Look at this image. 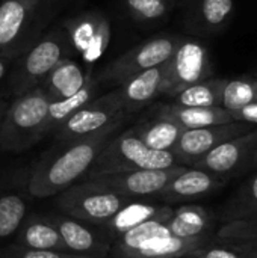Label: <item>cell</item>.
<instances>
[{
    "label": "cell",
    "instance_id": "6da1fadb",
    "mask_svg": "<svg viewBox=\"0 0 257 258\" xmlns=\"http://www.w3.org/2000/svg\"><path fill=\"white\" fill-rule=\"evenodd\" d=\"M124 122L109 125L82 139L61 144L58 153L44 157L32 171L27 181V192L32 198H48L65 190L83 178L105 144L120 130Z\"/></svg>",
    "mask_w": 257,
    "mask_h": 258
},
{
    "label": "cell",
    "instance_id": "7a4b0ae2",
    "mask_svg": "<svg viewBox=\"0 0 257 258\" xmlns=\"http://www.w3.org/2000/svg\"><path fill=\"white\" fill-rule=\"evenodd\" d=\"M176 165L180 163L173 151L148 148L130 128L114 135L105 144L83 180L138 169H165Z\"/></svg>",
    "mask_w": 257,
    "mask_h": 258
},
{
    "label": "cell",
    "instance_id": "3957f363",
    "mask_svg": "<svg viewBox=\"0 0 257 258\" xmlns=\"http://www.w3.org/2000/svg\"><path fill=\"white\" fill-rule=\"evenodd\" d=\"M50 97L36 86L18 97L8 109L0 127V148L23 151L47 135Z\"/></svg>",
    "mask_w": 257,
    "mask_h": 258
},
{
    "label": "cell",
    "instance_id": "277c9868",
    "mask_svg": "<svg viewBox=\"0 0 257 258\" xmlns=\"http://www.w3.org/2000/svg\"><path fill=\"white\" fill-rule=\"evenodd\" d=\"M130 201L133 200L115 194L94 180H82L56 195V207L61 213L95 227L105 224Z\"/></svg>",
    "mask_w": 257,
    "mask_h": 258
},
{
    "label": "cell",
    "instance_id": "5b68a950",
    "mask_svg": "<svg viewBox=\"0 0 257 258\" xmlns=\"http://www.w3.org/2000/svg\"><path fill=\"white\" fill-rule=\"evenodd\" d=\"M180 41L182 38L171 35H162L144 41L111 60L100 71V76L97 79L100 83L120 86L127 79L145 70L165 63L173 56Z\"/></svg>",
    "mask_w": 257,
    "mask_h": 258
},
{
    "label": "cell",
    "instance_id": "8992f818",
    "mask_svg": "<svg viewBox=\"0 0 257 258\" xmlns=\"http://www.w3.org/2000/svg\"><path fill=\"white\" fill-rule=\"evenodd\" d=\"M130 115L126 112L118 89L94 97L89 103L74 112L65 122H62L55 132V138L59 144H68L85 136L94 135L117 122H126Z\"/></svg>",
    "mask_w": 257,
    "mask_h": 258
},
{
    "label": "cell",
    "instance_id": "52a82bcc",
    "mask_svg": "<svg viewBox=\"0 0 257 258\" xmlns=\"http://www.w3.org/2000/svg\"><path fill=\"white\" fill-rule=\"evenodd\" d=\"M68 50V39L59 32H52L36 41L11 76L9 86L12 95L18 97L39 86L58 62L67 57Z\"/></svg>",
    "mask_w": 257,
    "mask_h": 258
},
{
    "label": "cell",
    "instance_id": "ba28073f",
    "mask_svg": "<svg viewBox=\"0 0 257 258\" xmlns=\"http://www.w3.org/2000/svg\"><path fill=\"white\" fill-rule=\"evenodd\" d=\"M212 62L204 44L182 39L173 56L165 62V79L162 95L174 97L182 89L211 79Z\"/></svg>",
    "mask_w": 257,
    "mask_h": 258
},
{
    "label": "cell",
    "instance_id": "9c48e42d",
    "mask_svg": "<svg viewBox=\"0 0 257 258\" xmlns=\"http://www.w3.org/2000/svg\"><path fill=\"white\" fill-rule=\"evenodd\" d=\"M64 30L70 47L88 67L86 73H91L92 65L103 57L111 44L112 29L108 17L100 11L82 12L68 18Z\"/></svg>",
    "mask_w": 257,
    "mask_h": 258
},
{
    "label": "cell",
    "instance_id": "30bf717a",
    "mask_svg": "<svg viewBox=\"0 0 257 258\" xmlns=\"http://www.w3.org/2000/svg\"><path fill=\"white\" fill-rule=\"evenodd\" d=\"M188 166L176 165L165 169H138L129 172L98 175L86 180H94L100 186L120 194L129 200H142V198H158L159 194L168 186V183L183 172Z\"/></svg>",
    "mask_w": 257,
    "mask_h": 258
},
{
    "label": "cell",
    "instance_id": "8fae6325",
    "mask_svg": "<svg viewBox=\"0 0 257 258\" xmlns=\"http://www.w3.org/2000/svg\"><path fill=\"white\" fill-rule=\"evenodd\" d=\"M251 130V124L239 121L201 128H188L180 135L177 144L173 148V153L180 165L191 166L195 160H198L201 156H204L217 145L232 138L245 135Z\"/></svg>",
    "mask_w": 257,
    "mask_h": 258
},
{
    "label": "cell",
    "instance_id": "7c38bea8",
    "mask_svg": "<svg viewBox=\"0 0 257 258\" xmlns=\"http://www.w3.org/2000/svg\"><path fill=\"white\" fill-rule=\"evenodd\" d=\"M59 231L68 252L106 258L111 252L112 239L100 228L64 213L48 216Z\"/></svg>",
    "mask_w": 257,
    "mask_h": 258
},
{
    "label": "cell",
    "instance_id": "4fadbf2b",
    "mask_svg": "<svg viewBox=\"0 0 257 258\" xmlns=\"http://www.w3.org/2000/svg\"><path fill=\"white\" fill-rule=\"evenodd\" d=\"M256 142L257 130H251L245 135L224 141L195 160L191 166L224 178L226 175L236 172L248 159H251Z\"/></svg>",
    "mask_w": 257,
    "mask_h": 258
},
{
    "label": "cell",
    "instance_id": "5bb4252c",
    "mask_svg": "<svg viewBox=\"0 0 257 258\" xmlns=\"http://www.w3.org/2000/svg\"><path fill=\"white\" fill-rule=\"evenodd\" d=\"M41 0H2L0 3V56L14 57Z\"/></svg>",
    "mask_w": 257,
    "mask_h": 258
},
{
    "label": "cell",
    "instance_id": "9a60e30c",
    "mask_svg": "<svg viewBox=\"0 0 257 258\" xmlns=\"http://www.w3.org/2000/svg\"><path fill=\"white\" fill-rule=\"evenodd\" d=\"M224 183L226 180L223 177L191 166L176 175L158 198L167 203L191 201L218 190L224 186Z\"/></svg>",
    "mask_w": 257,
    "mask_h": 258
},
{
    "label": "cell",
    "instance_id": "2e32d148",
    "mask_svg": "<svg viewBox=\"0 0 257 258\" xmlns=\"http://www.w3.org/2000/svg\"><path fill=\"white\" fill-rule=\"evenodd\" d=\"M165 63L145 70L118 86L120 97L129 115L138 112L162 95Z\"/></svg>",
    "mask_w": 257,
    "mask_h": 258
},
{
    "label": "cell",
    "instance_id": "e0dca14e",
    "mask_svg": "<svg viewBox=\"0 0 257 258\" xmlns=\"http://www.w3.org/2000/svg\"><path fill=\"white\" fill-rule=\"evenodd\" d=\"M173 209L165 204H155V203H144L133 200L123 206L112 218H109L100 228L112 239V242L121 236L123 233L129 231L130 228L148 222V221H162L167 222L171 215Z\"/></svg>",
    "mask_w": 257,
    "mask_h": 258
},
{
    "label": "cell",
    "instance_id": "ac0fdd59",
    "mask_svg": "<svg viewBox=\"0 0 257 258\" xmlns=\"http://www.w3.org/2000/svg\"><path fill=\"white\" fill-rule=\"evenodd\" d=\"M15 245H20L26 249H42V251H61L68 252L59 231L53 225L48 216L30 215L26 216L20 225Z\"/></svg>",
    "mask_w": 257,
    "mask_h": 258
},
{
    "label": "cell",
    "instance_id": "d6986e66",
    "mask_svg": "<svg viewBox=\"0 0 257 258\" xmlns=\"http://www.w3.org/2000/svg\"><path fill=\"white\" fill-rule=\"evenodd\" d=\"M135 135L151 150L173 151L185 128L155 109L153 116L139 121L132 127Z\"/></svg>",
    "mask_w": 257,
    "mask_h": 258
},
{
    "label": "cell",
    "instance_id": "ffe728a7",
    "mask_svg": "<svg viewBox=\"0 0 257 258\" xmlns=\"http://www.w3.org/2000/svg\"><path fill=\"white\" fill-rule=\"evenodd\" d=\"M155 109L158 112H161L162 115L171 118L177 124H180L185 130L220 125V124H229V122L235 121L232 113L229 110H226L223 106L188 107V106H180V104H176V103H170V104H159Z\"/></svg>",
    "mask_w": 257,
    "mask_h": 258
},
{
    "label": "cell",
    "instance_id": "44dd1931",
    "mask_svg": "<svg viewBox=\"0 0 257 258\" xmlns=\"http://www.w3.org/2000/svg\"><path fill=\"white\" fill-rule=\"evenodd\" d=\"M92 73H85L82 67L70 57H64L44 77L39 86L48 94L50 100H62L77 92Z\"/></svg>",
    "mask_w": 257,
    "mask_h": 258
},
{
    "label": "cell",
    "instance_id": "7402d4cb",
    "mask_svg": "<svg viewBox=\"0 0 257 258\" xmlns=\"http://www.w3.org/2000/svg\"><path fill=\"white\" fill-rule=\"evenodd\" d=\"M209 236L183 239L173 234L151 237L144 242L130 258H183L191 251L208 245Z\"/></svg>",
    "mask_w": 257,
    "mask_h": 258
},
{
    "label": "cell",
    "instance_id": "603a6c76",
    "mask_svg": "<svg viewBox=\"0 0 257 258\" xmlns=\"http://www.w3.org/2000/svg\"><path fill=\"white\" fill-rule=\"evenodd\" d=\"M165 224L173 236L192 239L208 236L214 225V219L211 213L200 206H183L174 210Z\"/></svg>",
    "mask_w": 257,
    "mask_h": 258
},
{
    "label": "cell",
    "instance_id": "cb8c5ba5",
    "mask_svg": "<svg viewBox=\"0 0 257 258\" xmlns=\"http://www.w3.org/2000/svg\"><path fill=\"white\" fill-rule=\"evenodd\" d=\"M98 83H100L98 79H95L94 76H89L86 83L73 95L62 98V100H50L48 118H47V135L55 133L58 127L62 122H65L74 112H77L80 107L89 103L95 95Z\"/></svg>",
    "mask_w": 257,
    "mask_h": 258
},
{
    "label": "cell",
    "instance_id": "d4e9b609",
    "mask_svg": "<svg viewBox=\"0 0 257 258\" xmlns=\"http://www.w3.org/2000/svg\"><path fill=\"white\" fill-rule=\"evenodd\" d=\"M171 234L167 224L162 221H148L139 224L129 231L118 236L111 246V255L114 258H130L132 254L148 239L158 236H168Z\"/></svg>",
    "mask_w": 257,
    "mask_h": 258
},
{
    "label": "cell",
    "instance_id": "484cf974",
    "mask_svg": "<svg viewBox=\"0 0 257 258\" xmlns=\"http://www.w3.org/2000/svg\"><path fill=\"white\" fill-rule=\"evenodd\" d=\"M227 80L224 79H206L203 82L194 83L174 97L176 104L188 106V107H215L221 106L223 101V91Z\"/></svg>",
    "mask_w": 257,
    "mask_h": 258
},
{
    "label": "cell",
    "instance_id": "4316f807",
    "mask_svg": "<svg viewBox=\"0 0 257 258\" xmlns=\"http://www.w3.org/2000/svg\"><path fill=\"white\" fill-rule=\"evenodd\" d=\"M223 218L229 224L230 222L251 224V221L257 219V174L242 184L239 192L227 204Z\"/></svg>",
    "mask_w": 257,
    "mask_h": 258
},
{
    "label": "cell",
    "instance_id": "83f0119b",
    "mask_svg": "<svg viewBox=\"0 0 257 258\" xmlns=\"http://www.w3.org/2000/svg\"><path fill=\"white\" fill-rule=\"evenodd\" d=\"M27 216V204L17 192L0 194V239L15 234Z\"/></svg>",
    "mask_w": 257,
    "mask_h": 258
},
{
    "label": "cell",
    "instance_id": "f1b7e54d",
    "mask_svg": "<svg viewBox=\"0 0 257 258\" xmlns=\"http://www.w3.org/2000/svg\"><path fill=\"white\" fill-rule=\"evenodd\" d=\"M257 101V79L241 77L235 80H227L223 91L221 106L230 113L238 109Z\"/></svg>",
    "mask_w": 257,
    "mask_h": 258
},
{
    "label": "cell",
    "instance_id": "f546056e",
    "mask_svg": "<svg viewBox=\"0 0 257 258\" xmlns=\"http://www.w3.org/2000/svg\"><path fill=\"white\" fill-rule=\"evenodd\" d=\"M129 14L144 23L159 21L168 15L171 9V0H124Z\"/></svg>",
    "mask_w": 257,
    "mask_h": 258
},
{
    "label": "cell",
    "instance_id": "4dcf8cb0",
    "mask_svg": "<svg viewBox=\"0 0 257 258\" xmlns=\"http://www.w3.org/2000/svg\"><path fill=\"white\" fill-rule=\"evenodd\" d=\"M233 0H200L198 17L209 29H218L227 23L233 14Z\"/></svg>",
    "mask_w": 257,
    "mask_h": 258
},
{
    "label": "cell",
    "instance_id": "1f68e13d",
    "mask_svg": "<svg viewBox=\"0 0 257 258\" xmlns=\"http://www.w3.org/2000/svg\"><path fill=\"white\" fill-rule=\"evenodd\" d=\"M0 258H103L95 255H82L61 251H42V249H26L20 245H11L0 251Z\"/></svg>",
    "mask_w": 257,
    "mask_h": 258
},
{
    "label": "cell",
    "instance_id": "d6a6232c",
    "mask_svg": "<svg viewBox=\"0 0 257 258\" xmlns=\"http://www.w3.org/2000/svg\"><path fill=\"white\" fill-rule=\"evenodd\" d=\"M183 258H244L239 252H236L232 246H218V245H203Z\"/></svg>",
    "mask_w": 257,
    "mask_h": 258
},
{
    "label": "cell",
    "instance_id": "836d02e7",
    "mask_svg": "<svg viewBox=\"0 0 257 258\" xmlns=\"http://www.w3.org/2000/svg\"><path fill=\"white\" fill-rule=\"evenodd\" d=\"M232 116H233L235 121L247 122V124L254 125V124H257V101L256 103H250V104L238 109L236 112L232 113Z\"/></svg>",
    "mask_w": 257,
    "mask_h": 258
},
{
    "label": "cell",
    "instance_id": "e575fe53",
    "mask_svg": "<svg viewBox=\"0 0 257 258\" xmlns=\"http://www.w3.org/2000/svg\"><path fill=\"white\" fill-rule=\"evenodd\" d=\"M236 252H239L244 258H257V239L245 240L241 243H235L232 246Z\"/></svg>",
    "mask_w": 257,
    "mask_h": 258
},
{
    "label": "cell",
    "instance_id": "d590c367",
    "mask_svg": "<svg viewBox=\"0 0 257 258\" xmlns=\"http://www.w3.org/2000/svg\"><path fill=\"white\" fill-rule=\"evenodd\" d=\"M12 59L14 57H11V56H0V80L5 77V74H6V71L9 68V63H11Z\"/></svg>",
    "mask_w": 257,
    "mask_h": 258
},
{
    "label": "cell",
    "instance_id": "8d00e7d4",
    "mask_svg": "<svg viewBox=\"0 0 257 258\" xmlns=\"http://www.w3.org/2000/svg\"><path fill=\"white\" fill-rule=\"evenodd\" d=\"M251 160H253V163H257V142H256V145H254L253 154H251Z\"/></svg>",
    "mask_w": 257,
    "mask_h": 258
}]
</instances>
